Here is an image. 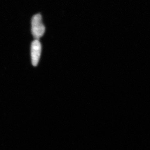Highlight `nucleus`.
<instances>
[{"label":"nucleus","instance_id":"f03ea898","mask_svg":"<svg viewBox=\"0 0 150 150\" xmlns=\"http://www.w3.org/2000/svg\"><path fill=\"white\" fill-rule=\"evenodd\" d=\"M41 52V45L38 40H34L31 43V62L33 66H37L40 59Z\"/></svg>","mask_w":150,"mask_h":150},{"label":"nucleus","instance_id":"f257e3e1","mask_svg":"<svg viewBox=\"0 0 150 150\" xmlns=\"http://www.w3.org/2000/svg\"><path fill=\"white\" fill-rule=\"evenodd\" d=\"M31 31L35 40L42 37L45 31V27L42 22V16L40 14L33 16L31 20Z\"/></svg>","mask_w":150,"mask_h":150}]
</instances>
